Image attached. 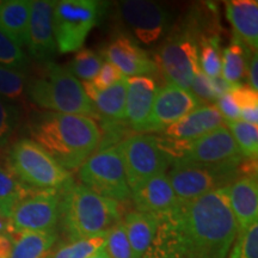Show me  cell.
<instances>
[{
	"label": "cell",
	"instance_id": "1",
	"mask_svg": "<svg viewBox=\"0 0 258 258\" xmlns=\"http://www.w3.org/2000/svg\"><path fill=\"white\" fill-rule=\"evenodd\" d=\"M228 186L178 201L160 215L156 238L143 258H227L238 232Z\"/></svg>",
	"mask_w": 258,
	"mask_h": 258
},
{
	"label": "cell",
	"instance_id": "2",
	"mask_svg": "<svg viewBox=\"0 0 258 258\" xmlns=\"http://www.w3.org/2000/svg\"><path fill=\"white\" fill-rule=\"evenodd\" d=\"M29 133L63 169H78L92 156L101 140L95 120L48 111L32 118Z\"/></svg>",
	"mask_w": 258,
	"mask_h": 258
},
{
	"label": "cell",
	"instance_id": "3",
	"mask_svg": "<svg viewBox=\"0 0 258 258\" xmlns=\"http://www.w3.org/2000/svg\"><path fill=\"white\" fill-rule=\"evenodd\" d=\"M59 220L71 241L106 234L121 220L120 202L71 179L61 188Z\"/></svg>",
	"mask_w": 258,
	"mask_h": 258
},
{
	"label": "cell",
	"instance_id": "4",
	"mask_svg": "<svg viewBox=\"0 0 258 258\" xmlns=\"http://www.w3.org/2000/svg\"><path fill=\"white\" fill-rule=\"evenodd\" d=\"M27 93L32 103L47 110L92 120L99 117L93 103L84 92L82 83L66 67L51 61L46 63L43 74L29 80Z\"/></svg>",
	"mask_w": 258,
	"mask_h": 258
},
{
	"label": "cell",
	"instance_id": "5",
	"mask_svg": "<svg viewBox=\"0 0 258 258\" xmlns=\"http://www.w3.org/2000/svg\"><path fill=\"white\" fill-rule=\"evenodd\" d=\"M154 62L170 84L190 89L200 71L199 35L186 19L164 40Z\"/></svg>",
	"mask_w": 258,
	"mask_h": 258
},
{
	"label": "cell",
	"instance_id": "6",
	"mask_svg": "<svg viewBox=\"0 0 258 258\" xmlns=\"http://www.w3.org/2000/svg\"><path fill=\"white\" fill-rule=\"evenodd\" d=\"M9 169L24 184L40 190L61 189L71 173L30 139H22L10 150Z\"/></svg>",
	"mask_w": 258,
	"mask_h": 258
},
{
	"label": "cell",
	"instance_id": "7",
	"mask_svg": "<svg viewBox=\"0 0 258 258\" xmlns=\"http://www.w3.org/2000/svg\"><path fill=\"white\" fill-rule=\"evenodd\" d=\"M103 8L104 4L97 0L55 2L53 30L57 50L62 54L80 50L101 17Z\"/></svg>",
	"mask_w": 258,
	"mask_h": 258
},
{
	"label": "cell",
	"instance_id": "8",
	"mask_svg": "<svg viewBox=\"0 0 258 258\" xmlns=\"http://www.w3.org/2000/svg\"><path fill=\"white\" fill-rule=\"evenodd\" d=\"M243 160L244 158L215 165L173 164L167 178L177 199L188 201L231 185L239 175L238 169Z\"/></svg>",
	"mask_w": 258,
	"mask_h": 258
},
{
	"label": "cell",
	"instance_id": "9",
	"mask_svg": "<svg viewBox=\"0 0 258 258\" xmlns=\"http://www.w3.org/2000/svg\"><path fill=\"white\" fill-rule=\"evenodd\" d=\"M161 146L172 158L173 164L215 165L244 158L225 125L192 141L163 139Z\"/></svg>",
	"mask_w": 258,
	"mask_h": 258
},
{
	"label": "cell",
	"instance_id": "10",
	"mask_svg": "<svg viewBox=\"0 0 258 258\" xmlns=\"http://www.w3.org/2000/svg\"><path fill=\"white\" fill-rule=\"evenodd\" d=\"M131 191L150 179L166 172L172 159L160 146L159 138L138 134L129 137L117 145Z\"/></svg>",
	"mask_w": 258,
	"mask_h": 258
},
{
	"label": "cell",
	"instance_id": "11",
	"mask_svg": "<svg viewBox=\"0 0 258 258\" xmlns=\"http://www.w3.org/2000/svg\"><path fill=\"white\" fill-rule=\"evenodd\" d=\"M83 185L98 195L115 201L132 196L122 159L116 147H106L92 154L79 169Z\"/></svg>",
	"mask_w": 258,
	"mask_h": 258
},
{
	"label": "cell",
	"instance_id": "12",
	"mask_svg": "<svg viewBox=\"0 0 258 258\" xmlns=\"http://www.w3.org/2000/svg\"><path fill=\"white\" fill-rule=\"evenodd\" d=\"M61 190L32 191L15 206L6 222L10 234L53 231L60 219Z\"/></svg>",
	"mask_w": 258,
	"mask_h": 258
},
{
	"label": "cell",
	"instance_id": "13",
	"mask_svg": "<svg viewBox=\"0 0 258 258\" xmlns=\"http://www.w3.org/2000/svg\"><path fill=\"white\" fill-rule=\"evenodd\" d=\"M121 16L141 43L152 44L169 31L172 16L158 3L127 0L121 4Z\"/></svg>",
	"mask_w": 258,
	"mask_h": 258
},
{
	"label": "cell",
	"instance_id": "14",
	"mask_svg": "<svg viewBox=\"0 0 258 258\" xmlns=\"http://www.w3.org/2000/svg\"><path fill=\"white\" fill-rule=\"evenodd\" d=\"M202 105V102L189 90L167 84L158 90L146 132H159L175 123Z\"/></svg>",
	"mask_w": 258,
	"mask_h": 258
},
{
	"label": "cell",
	"instance_id": "15",
	"mask_svg": "<svg viewBox=\"0 0 258 258\" xmlns=\"http://www.w3.org/2000/svg\"><path fill=\"white\" fill-rule=\"evenodd\" d=\"M54 6L55 2L50 0L30 2V17L25 46L31 56L40 62H50L56 50L53 30Z\"/></svg>",
	"mask_w": 258,
	"mask_h": 258
},
{
	"label": "cell",
	"instance_id": "16",
	"mask_svg": "<svg viewBox=\"0 0 258 258\" xmlns=\"http://www.w3.org/2000/svg\"><path fill=\"white\" fill-rule=\"evenodd\" d=\"M103 55L125 77H148L157 73V64L147 51L125 35H118L105 48Z\"/></svg>",
	"mask_w": 258,
	"mask_h": 258
},
{
	"label": "cell",
	"instance_id": "17",
	"mask_svg": "<svg viewBox=\"0 0 258 258\" xmlns=\"http://www.w3.org/2000/svg\"><path fill=\"white\" fill-rule=\"evenodd\" d=\"M158 90L157 83L151 77L128 78L124 120L134 131L146 132Z\"/></svg>",
	"mask_w": 258,
	"mask_h": 258
},
{
	"label": "cell",
	"instance_id": "18",
	"mask_svg": "<svg viewBox=\"0 0 258 258\" xmlns=\"http://www.w3.org/2000/svg\"><path fill=\"white\" fill-rule=\"evenodd\" d=\"M132 199L138 212L150 213L158 217L171 211L179 201L166 172L151 177L132 190Z\"/></svg>",
	"mask_w": 258,
	"mask_h": 258
},
{
	"label": "cell",
	"instance_id": "19",
	"mask_svg": "<svg viewBox=\"0 0 258 258\" xmlns=\"http://www.w3.org/2000/svg\"><path fill=\"white\" fill-rule=\"evenodd\" d=\"M225 120L217 105L203 104L165 129V135L177 141H192L222 127Z\"/></svg>",
	"mask_w": 258,
	"mask_h": 258
},
{
	"label": "cell",
	"instance_id": "20",
	"mask_svg": "<svg viewBox=\"0 0 258 258\" xmlns=\"http://www.w3.org/2000/svg\"><path fill=\"white\" fill-rule=\"evenodd\" d=\"M228 201L237 222L238 230L244 234L258 219L257 178L240 177L228 186Z\"/></svg>",
	"mask_w": 258,
	"mask_h": 258
},
{
	"label": "cell",
	"instance_id": "21",
	"mask_svg": "<svg viewBox=\"0 0 258 258\" xmlns=\"http://www.w3.org/2000/svg\"><path fill=\"white\" fill-rule=\"evenodd\" d=\"M226 18L234 29L237 38L253 53L258 47V2L230 0L226 2Z\"/></svg>",
	"mask_w": 258,
	"mask_h": 258
},
{
	"label": "cell",
	"instance_id": "22",
	"mask_svg": "<svg viewBox=\"0 0 258 258\" xmlns=\"http://www.w3.org/2000/svg\"><path fill=\"white\" fill-rule=\"evenodd\" d=\"M122 224L131 245L132 258H143L156 238L159 217L150 213L129 212Z\"/></svg>",
	"mask_w": 258,
	"mask_h": 258
},
{
	"label": "cell",
	"instance_id": "23",
	"mask_svg": "<svg viewBox=\"0 0 258 258\" xmlns=\"http://www.w3.org/2000/svg\"><path fill=\"white\" fill-rule=\"evenodd\" d=\"M30 2L8 0L0 2V31L19 47L27 43Z\"/></svg>",
	"mask_w": 258,
	"mask_h": 258
},
{
	"label": "cell",
	"instance_id": "24",
	"mask_svg": "<svg viewBox=\"0 0 258 258\" xmlns=\"http://www.w3.org/2000/svg\"><path fill=\"white\" fill-rule=\"evenodd\" d=\"M10 238L12 240L10 258H46L57 235L54 231L19 232Z\"/></svg>",
	"mask_w": 258,
	"mask_h": 258
},
{
	"label": "cell",
	"instance_id": "25",
	"mask_svg": "<svg viewBox=\"0 0 258 258\" xmlns=\"http://www.w3.org/2000/svg\"><path fill=\"white\" fill-rule=\"evenodd\" d=\"M128 77H123L120 82L110 88L102 90L93 99L97 114L109 122L123 121L125 118V97H127Z\"/></svg>",
	"mask_w": 258,
	"mask_h": 258
},
{
	"label": "cell",
	"instance_id": "26",
	"mask_svg": "<svg viewBox=\"0 0 258 258\" xmlns=\"http://www.w3.org/2000/svg\"><path fill=\"white\" fill-rule=\"evenodd\" d=\"M250 56L247 48L238 38L222 51L221 77L232 85H240L241 79L247 72V61Z\"/></svg>",
	"mask_w": 258,
	"mask_h": 258
},
{
	"label": "cell",
	"instance_id": "27",
	"mask_svg": "<svg viewBox=\"0 0 258 258\" xmlns=\"http://www.w3.org/2000/svg\"><path fill=\"white\" fill-rule=\"evenodd\" d=\"M32 192L9 167L0 165V217L8 219L19 201Z\"/></svg>",
	"mask_w": 258,
	"mask_h": 258
},
{
	"label": "cell",
	"instance_id": "28",
	"mask_svg": "<svg viewBox=\"0 0 258 258\" xmlns=\"http://www.w3.org/2000/svg\"><path fill=\"white\" fill-rule=\"evenodd\" d=\"M227 129L239 148L240 154L247 159H257L258 128L257 125L235 120L227 121Z\"/></svg>",
	"mask_w": 258,
	"mask_h": 258
},
{
	"label": "cell",
	"instance_id": "29",
	"mask_svg": "<svg viewBox=\"0 0 258 258\" xmlns=\"http://www.w3.org/2000/svg\"><path fill=\"white\" fill-rule=\"evenodd\" d=\"M200 70L209 78L221 76L220 37H201L199 40Z\"/></svg>",
	"mask_w": 258,
	"mask_h": 258
},
{
	"label": "cell",
	"instance_id": "30",
	"mask_svg": "<svg viewBox=\"0 0 258 258\" xmlns=\"http://www.w3.org/2000/svg\"><path fill=\"white\" fill-rule=\"evenodd\" d=\"M106 234L73 240L57 247L53 253L48 254L46 258H90L104 247Z\"/></svg>",
	"mask_w": 258,
	"mask_h": 258
},
{
	"label": "cell",
	"instance_id": "31",
	"mask_svg": "<svg viewBox=\"0 0 258 258\" xmlns=\"http://www.w3.org/2000/svg\"><path fill=\"white\" fill-rule=\"evenodd\" d=\"M27 76L23 71L0 64V97L9 103L19 102L24 97Z\"/></svg>",
	"mask_w": 258,
	"mask_h": 258
},
{
	"label": "cell",
	"instance_id": "32",
	"mask_svg": "<svg viewBox=\"0 0 258 258\" xmlns=\"http://www.w3.org/2000/svg\"><path fill=\"white\" fill-rule=\"evenodd\" d=\"M103 57L91 49L78 50L67 70L76 78L84 82H92L103 66Z\"/></svg>",
	"mask_w": 258,
	"mask_h": 258
},
{
	"label": "cell",
	"instance_id": "33",
	"mask_svg": "<svg viewBox=\"0 0 258 258\" xmlns=\"http://www.w3.org/2000/svg\"><path fill=\"white\" fill-rule=\"evenodd\" d=\"M104 250L110 258H132L131 245H129L122 220L109 230L106 234Z\"/></svg>",
	"mask_w": 258,
	"mask_h": 258
},
{
	"label": "cell",
	"instance_id": "34",
	"mask_svg": "<svg viewBox=\"0 0 258 258\" xmlns=\"http://www.w3.org/2000/svg\"><path fill=\"white\" fill-rule=\"evenodd\" d=\"M0 64L16 70H23L28 66V57L14 41L0 31Z\"/></svg>",
	"mask_w": 258,
	"mask_h": 258
},
{
	"label": "cell",
	"instance_id": "35",
	"mask_svg": "<svg viewBox=\"0 0 258 258\" xmlns=\"http://www.w3.org/2000/svg\"><path fill=\"white\" fill-rule=\"evenodd\" d=\"M19 111L17 106L0 97V150L6 146L17 128Z\"/></svg>",
	"mask_w": 258,
	"mask_h": 258
},
{
	"label": "cell",
	"instance_id": "36",
	"mask_svg": "<svg viewBox=\"0 0 258 258\" xmlns=\"http://www.w3.org/2000/svg\"><path fill=\"white\" fill-rule=\"evenodd\" d=\"M190 89L192 90V93L198 98L203 102H217V96H215L214 89L212 85V78L206 76L201 70L196 73L194 77Z\"/></svg>",
	"mask_w": 258,
	"mask_h": 258
},
{
	"label": "cell",
	"instance_id": "37",
	"mask_svg": "<svg viewBox=\"0 0 258 258\" xmlns=\"http://www.w3.org/2000/svg\"><path fill=\"white\" fill-rule=\"evenodd\" d=\"M123 77L125 76L121 73V71L117 67H115L110 62H105L103 63L101 71L97 74L96 78L92 80V83L98 91H102V90H105L112 85H115Z\"/></svg>",
	"mask_w": 258,
	"mask_h": 258
},
{
	"label": "cell",
	"instance_id": "38",
	"mask_svg": "<svg viewBox=\"0 0 258 258\" xmlns=\"http://www.w3.org/2000/svg\"><path fill=\"white\" fill-rule=\"evenodd\" d=\"M230 93L239 110L258 108V92L251 89L250 86H243L240 84V85L234 86Z\"/></svg>",
	"mask_w": 258,
	"mask_h": 258
},
{
	"label": "cell",
	"instance_id": "39",
	"mask_svg": "<svg viewBox=\"0 0 258 258\" xmlns=\"http://www.w3.org/2000/svg\"><path fill=\"white\" fill-rule=\"evenodd\" d=\"M240 258H258V225L253 224L245 232Z\"/></svg>",
	"mask_w": 258,
	"mask_h": 258
},
{
	"label": "cell",
	"instance_id": "40",
	"mask_svg": "<svg viewBox=\"0 0 258 258\" xmlns=\"http://www.w3.org/2000/svg\"><path fill=\"white\" fill-rule=\"evenodd\" d=\"M217 108L219 112H220L222 118L225 122L227 121H235L239 118V108L235 104L234 99L232 98L231 93H225L224 96H221L220 98H218L217 101Z\"/></svg>",
	"mask_w": 258,
	"mask_h": 258
},
{
	"label": "cell",
	"instance_id": "41",
	"mask_svg": "<svg viewBox=\"0 0 258 258\" xmlns=\"http://www.w3.org/2000/svg\"><path fill=\"white\" fill-rule=\"evenodd\" d=\"M212 85H213V89H214L215 96H217V101L218 98H220L221 96L225 95V93L230 92L234 86H237V85H232V84L226 82L221 76L212 78Z\"/></svg>",
	"mask_w": 258,
	"mask_h": 258
},
{
	"label": "cell",
	"instance_id": "42",
	"mask_svg": "<svg viewBox=\"0 0 258 258\" xmlns=\"http://www.w3.org/2000/svg\"><path fill=\"white\" fill-rule=\"evenodd\" d=\"M247 74H249V84L250 88L257 91L258 90V59L257 53H254L249 60V69H247Z\"/></svg>",
	"mask_w": 258,
	"mask_h": 258
},
{
	"label": "cell",
	"instance_id": "43",
	"mask_svg": "<svg viewBox=\"0 0 258 258\" xmlns=\"http://www.w3.org/2000/svg\"><path fill=\"white\" fill-rule=\"evenodd\" d=\"M239 117L241 121L246 122V123L257 125L258 124V108H249L243 109L239 112Z\"/></svg>",
	"mask_w": 258,
	"mask_h": 258
},
{
	"label": "cell",
	"instance_id": "44",
	"mask_svg": "<svg viewBox=\"0 0 258 258\" xmlns=\"http://www.w3.org/2000/svg\"><path fill=\"white\" fill-rule=\"evenodd\" d=\"M12 251V240L9 235L0 233V258H10Z\"/></svg>",
	"mask_w": 258,
	"mask_h": 258
},
{
	"label": "cell",
	"instance_id": "45",
	"mask_svg": "<svg viewBox=\"0 0 258 258\" xmlns=\"http://www.w3.org/2000/svg\"><path fill=\"white\" fill-rule=\"evenodd\" d=\"M90 258H110L108 256V253L105 252V250H104V247H103V249H101L98 251V252H96L95 254H93L92 257H90Z\"/></svg>",
	"mask_w": 258,
	"mask_h": 258
}]
</instances>
